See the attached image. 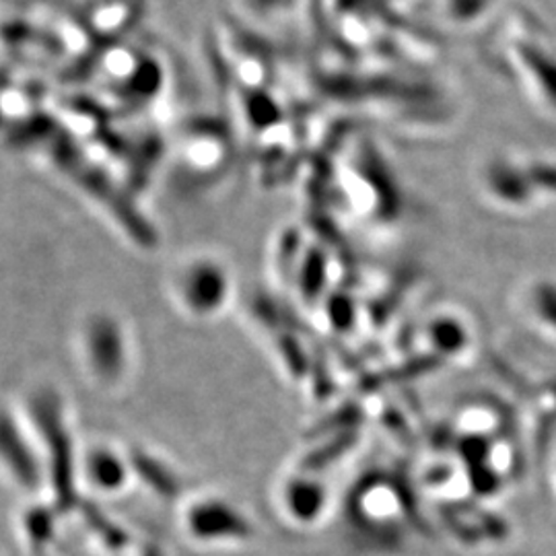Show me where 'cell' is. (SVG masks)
Listing matches in <instances>:
<instances>
[{"label": "cell", "mask_w": 556, "mask_h": 556, "mask_svg": "<svg viewBox=\"0 0 556 556\" xmlns=\"http://www.w3.org/2000/svg\"><path fill=\"white\" fill-rule=\"evenodd\" d=\"M172 291L188 316L208 319L220 314L229 303L231 277L217 256L197 254L181 260L176 266Z\"/></svg>", "instance_id": "6da1fadb"}, {"label": "cell", "mask_w": 556, "mask_h": 556, "mask_svg": "<svg viewBox=\"0 0 556 556\" xmlns=\"http://www.w3.org/2000/svg\"><path fill=\"white\" fill-rule=\"evenodd\" d=\"M83 355L101 386L116 383L128 365V344L118 321L108 316L89 319L83 332Z\"/></svg>", "instance_id": "3957f363"}, {"label": "cell", "mask_w": 556, "mask_h": 556, "mask_svg": "<svg viewBox=\"0 0 556 556\" xmlns=\"http://www.w3.org/2000/svg\"><path fill=\"white\" fill-rule=\"evenodd\" d=\"M184 530L199 544H238L254 534L252 521L245 514L223 497L194 498L184 511Z\"/></svg>", "instance_id": "7a4b0ae2"}, {"label": "cell", "mask_w": 556, "mask_h": 556, "mask_svg": "<svg viewBox=\"0 0 556 556\" xmlns=\"http://www.w3.org/2000/svg\"><path fill=\"white\" fill-rule=\"evenodd\" d=\"M280 505L282 514L289 519L298 523H312L326 505V491L312 478L291 477L280 489Z\"/></svg>", "instance_id": "8992f818"}, {"label": "cell", "mask_w": 556, "mask_h": 556, "mask_svg": "<svg viewBox=\"0 0 556 556\" xmlns=\"http://www.w3.org/2000/svg\"><path fill=\"white\" fill-rule=\"evenodd\" d=\"M79 472L93 491L101 495H118L128 486L135 475V466L132 459H128L116 447L98 443L89 445L80 457Z\"/></svg>", "instance_id": "5b68a950"}, {"label": "cell", "mask_w": 556, "mask_h": 556, "mask_svg": "<svg viewBox=\"0 0 556 556\" xmlns=\"http://www.w3.org/2000/svg\"><path fill=\"white\" fill-rule=\"evenodd\" d=\"M0 468L23 489L41 484V459L20 418L0 408Z\"/></svg>", "instance_id": "277c9868"}]
</instances>
